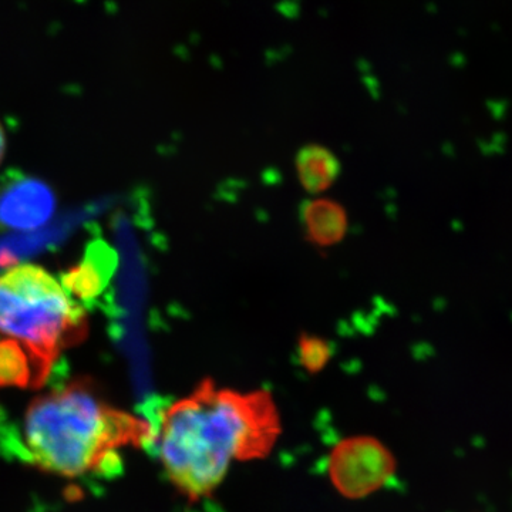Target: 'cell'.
<instances>
[{
    "instance_id": "4",
    "label": "cell",
    "mask_w": 512,
    "mask_h": 512,
    "mask_svg": "<svg viewBox=\"0 0 512 512\" xmlns=\"http://www.w3.org/2000/svg\"><path fill=\"white\" fill-rule=\"evenodd\" d=\"M396 471V457L375 437H348L330 451V481L349 500H362L382 490Z\"/></svg>"
},
{
    "instance_id": "10",
    "label": "cell",
    "mask_w": 512,
    "mask_h": 512,
    "mask_svg": "<svg viewBox=\"0 0 512 512\" xmlns=\"http://www.w3.org/2000/svg\"><path fill=\"white\" fill-rule=\"evenodd\" d=\"M298 363L311 375H318L332 360L333 349L329 340L311 333H302L296 345Z\"/></svg>"
},
{
    "instance_id": "2",
    "label": "cell",
    "mask_w": 512,
    "mask_h": 512,
    "mask_svg": "<svg viewBox=\"0 0 512 512\" xmlns=\"http://www.w3.org/2000/svg\"><path fill=\"white\" fill-rule=\"evenodd\" d=\"M153 421L109 406L92 380L77 379L36 397L26 410L23 439H12V453L26 463L66 478L123 471L119 450L156 447Z\"/></svg>"
},
{
    "instance_id": "7",
    "label": "cell",
    "mask_w": 512,
    "mask_h": 512,
    "mask_svg": "<svg viewBox=\"0 0 512 512\" xmlns=\"http://www.w3.org/2000/svg\"><path fill=\"white\" fill-rule=\"evenodd\" d=\"M116 262L113 249L104 242H94L86 258L62 276L64 291L82 301H92L109 284Z\"/></svg>"
},
{
    "instance_id": "12",
    "label": "cell",
    "mask_w": 512,
    "mask_h": 512,
    "mask_svg": "<svg viewBox=\"0 0 512 512\" xmlns=\"http://www.w3.org/2000/svg\"><path fill=\"white\" fill-rule=\"evenodd\" d=\"M453 229L456 232H461L464 229V224L460 220L453 221Z\"/></svg>"
},
{
    "instance_id": "8",
    "label": "cell",
    "mask_w": 512,
    "mask_h": 512,
    "mask_svg": "<svg viewBox=\"0 0 512 512\" xmlns=\"http://www.w3.org/2000/svg\"><path fill=\"white\" fill-rule=\"evenodd\" d=\"M301 220L306 239L319 248L335 247L349 231L345 207L329 198H313L302 207Z\"/></svg>"
},
{
    "instance_id": "6",
    "label": "cell",
    "mask_w": 512,
    "mask_h": 512,
    "mask_svg": "<svg viewBox=\"0 0 512 512\" xmlns=\"http://www.w3.org/2000/svg\"><path fill=\"white\" fill-rule=\"evenodd\" d=\"M57 357L20 340H0V387L40 389L45 386Z\"/></svg>"
},
{
    "instance_id": "13",
    "label": "cell",
    "mask_w": 512,
    "mask_h": 512,
    "mask_svg": "<svg viewBox=\"0 0 512 512\" xmlns=\"http://www.w3.org/2000/svg\"><path fill=\"white\" fill-rule=\"evenodd\" d=\"M511 322H512V313H511Z\"/></svg>"
},
{
    "instance_id": "5",
    "label": "cell",
    "mask_w": 512,
    "mask_h": 512,
    "mask_svg": "<svg viewBox=\"0 0 512 512\" xmlns=\"http://www.w3.org/2000/svg\"><path fill=\"white\" fill-rule=\"evenodd\" d=\"M55 210V192L45 181L18 171L0 178V231H33L49 222Z\"/></svg>"
},
{
    "instance_id": "9",
    "label": "cell",
    "mask_w": 512,
    "mask_h": 512,
    "mask_svg": "<svg viewBox=\"0 0 512 512\" xmlns=\"http://www.w3.org/2000/svg\"><path fill=\"white\" fill-rule=\"evenodd\" d=\"M342 165L329 148L309 144L296 154V174L303 190L322 194L338 180Z\"/></svg>"
},
{
    "instance_id": "11",
    "label": "cell",
    "mask_w": 512,
    "mask_h": 512,
    "mask_svg": "<svg viewBox=\"0 0 512 512\" xmlns=\"http://www.w3.org/2000/svg\"><path fill=\"white\" fill-rule=\"evenodd\" d=\"M5 148H6L5 131H3L2 124H0V161H2L3 154H5Z\"/></svg>"
},
{
    "instance_id": "1",
    "label": "cell",
    "mask_w": 512,
    "mask_h": 512,
    "mask_svg": "<svg viewBox=\"0 0 512 512\" xmlns=\"http://www.w3.org/2000/svg\"><path fill=\"white\" fill-rule=\"evenodd\" d=\"M156 429L168 480L197 503L214 494L234 461L268 457L282 423L268 390L239 392L204 379L160 413Z\"/></svg>"
},
{
    "instance_id": "3",
    "label": "cell",
    "mask_w": 512,
    "mask_h": 512,
    "mask_svg": "<svg viewBox=\"0 0 512 512\" xmlns=\"http://www.w3.org/2000/svg\"><path fill=\"white\" fill-rule=\"evenodd\" d=\"M87 328L82 306L45 269L19 264L0 275V335L59 357Z\"/></svg>"
}]
</instances>
